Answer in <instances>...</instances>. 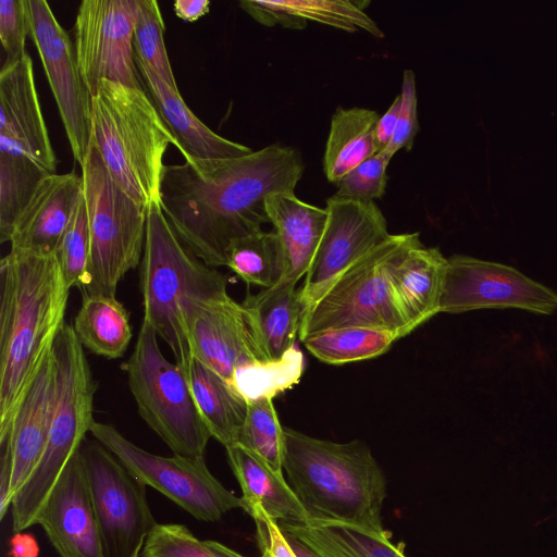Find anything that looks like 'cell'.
<instances>
[{
  "label": "cell",
  "mask_w": 557,
  "mask_h": 557,
  "mask_svg": "<svg viewBox=\"0 0 557 557\" xmlns=\"http://www.w3.org/2000/svg\"><path fill=\"white\" fill-rule=\"evenodd\" d=\"M305 170L300 152L272 144L228 159L166 165L160 206L171 227L207 265H225L237 239L269 222L265 199L294 191Z\"/></svg>",
  "instance_id": "6da1fadb"
},
{
  "label": "cell",
  "mask_w": 557,
  "mask_h": 557,
  "mask_svg": "<svg viewBox=\"0 0 557 557\" xmlns=\"http://www.w3.org/2000/svg\"><path fill=\"white\" fill-rule=\"evenodd\" d=\"M70 289L57 255L0 261V436L65 324Z\"/></svg>",
  "instance_id": "7a4b0ae2"
},
{
  "label": "cell",
  "mask_w": 557,
  "mask_h": 557,
  "mask_svg": "<svg viewBox=\"0 0 557 557\" xmlns=\"http://www.w3.org/2000/svg\"><path fill=\"white\" fill-rule=\"evenodd\" d=\"M283 432V470L309 520L386 532L382 525L386 479L364 443H336L286 426Z\"/></svg>",
  "instance_id": "3957f363"
},
{
  "label": "cell",
  "mask_w": 557,
  "mask_h": 557,
  "mask_svg": "<svg viewBox=\"0 0 557 557\" xmlns=\"http://www.w3.org/2000/svg\"><path fill=\"white\" fill-rule=\"evenodd\" d=\"M111 176L139 205H160L164 154L177 143L143 88L101 81L91 100V141Z\"/></svg>",
  "instance_id": "277c9868"
},
{
  "label": "cell",
  "mask_w": 557,
  "mask_h": 557,
  "mask_svg": "<svg viewBox=\"0 0 557 557\" xmlns=\"http://www.w3.org/2000/svg\"><path fill=\"white\" fill-rule=\"evenodd\" d=\"M144 321L153 327L187 373L191 352L183 326L182 307L188 299L227 296V278L207 265L180 240L160 205L147 212L140 261Z\"/></svg>",
  "instance_id": "5b68a950"
},
{
  "label": "cell",
  "mask_w": 557,
  "mask_h": 557,
  "mask_svg": "<svg viewBox=\"0 0 557 557\" xmlns=\"http://www.w3.org/2000/svg\"><path fill=\"white\" fill-rule=\"evenodd\" d=\"M53 356L55 395L49 435L38 465L12 499L14 533L37 524L51 491L95 423L96 385L72 325L64 324L59 333Z\"/></svg>",
  "instance_id": "8992f818"
},
{
  "label": "cell",
  "mask_w": 557,
  "mask_h": 557,
  "mask_svg": "<svg viewBox=\"0 0 557 557\" xmlns=\"http://www.w3.org/2000/svg\"><path fill=\"white\" fill-rule=\"evenodd\" d=\"M419 233L389 236L348 268L304 317L299 338L331 329L361 326L401 332L406 324L397 306L392 270L412 247Z\"/></svg>",
  "instance_id": "52a82bcc"
},
{
  "label": "cell",
  "mask_w": 557,
  "mask_h": 557,
  "mask_svg": "<svg viewBox=\"0 0 557 557\" xmlns=\"http://www.w3.org/2000/svg\"><path fill=\"white\" fill-rule=\"evenodd\" d=\"M81 168L90 233L89 284L82 293L115 296L120 281L141 261L148 209L111 176L91 143Z\"/></svg>",
  "instance_id": "ba28073f"
},
{
  "label": "cell",
  "mask_w": 557,
  "mask_h": 557,
  "mask_svg": "<svg viewBox=\"0 0 557 557\" xmlns=\"http://www.w3.org/2000/svg\"><path fill=\"white\" fill-rule=\"evenodd\" d=\"M139 416L176 455L203 457L207 428L187 377L169 361L153 327L143 322L132 356L123 366Z\"/></svg>",
  "instance_id": "9c48e42d"
},
{
  "label": "cell",
  "mask_w": 557,
  "mask_h": 557,
  "mask_svg": "<svg viewBox=\"0 0 557 557\" xmlns=\"http://www.w3.org/2000/svg\"><path fill=\"white\" fill-rule=\"evenodd\" d=\"M89 433L146 486L159 491L200 521L216 522L230 510L242 508V498L210 472L203 457L149 453L113 425L97 421Z\"/></svg>",
  "instance_id": "30bf717a"
},
{
  "label": "cell",
  "mask_w": 557,
  "mask_h": 557,
  "mask_svg": "<svg viewBox=\"0 0 557 557\" xmlns=\"http://www.w3.org/2000/svg\"><path fill=\"white\" fill-rule=\"evenodd\" d=\"M104 557H140L157 524L146 485L96 440L79 448Z\"/></svg>",
  "instance_id": "8fae6325"
},
{
  "label": "cell",
  "mask_w": 557,
  "mask_h": 557,
  "mask_svg": "<svg viewBox=\"0 0 557 557\" xmlns=\"http://www.w3.org/2000/svg\"><path fill=\"white\" fill-rule=\"evenodd\" d=\"M139 0H83L74 23L77 64L91 97L101 81L143 88L134 51Z\"/></svg>",
  "instance_id": "7c38bea8"
},
{
  "label": "cell",
  "mask_w": 557,
  "mask_h": 557,
  "mask_svg": "<svg viewBox=\"0 0 557 557\" xmlns=\"http://www.w3.org/2000/svg\"><path fill=\"white\" fill-rule=\"evenodd\" d=\"M37 48L74 160L82 166L91 141V94L81 74L74 42L45 0H27Z\"/></svg>",
  "instance_id": "4fadbf2b"
},
{
  "label": "cell",
  "mask_w": 557,
  "mask_h": 557,
  "mask_svg": "<svg viewBox=\"0 0 557 557\" xmlns=\"http://www.w3.org/2000/svg\"><path fill=\"white\" fill-rule=\"evenodd\" d=\"M507 308L552 314L557 294L507 264L463 255L448 258L440 312Z\"/></svg>",
  "instance_id": "5bb4252c"
},
{
  "label": "cell",
  "mask_w": 557,
  "mask_h": 557,
  "mask_svg": "<svg viewBox=\"0 0 557 557\" xmlns=\"http://www.w3.org/2000/svg\"><path fill=\"white\" fill-rule=\"evenodd\" d=\"M325 209V230L300 287L304 317L348 268L389 236L374 201L332 196Z\"/></svg>",
  "instance_id": "9a60e30c"
},
{
  "label": "cell",
  "mask_w": 557,
  "mask_h": 557,
  "mask_svg": "<svg viewBox=\"0 0 557 557\" xmlns=\"http://www.w3.org/2000/svg\"><path fill=\"white\" fill-rule=\"evenodd\" d=\"M182 319L191 357L216 372L228 385L238 367L260 360L243 307L230 295L188 299L182 307Z\"/></svg>",
  "instance_id": "2e32d148"
},
{
  "label": "cell",
  "mask_w": 557,
  "mask_h": 557,
  "mask_svg": "<svg viewBox=\"0 0 557 557\" xmlns=\"http://www.w3.org/2000/svg\"><path fill=\"white\" fill-rule=\"evenodd\" d=\"M0 153L26 157L48 174H55L57 159L28 54L16 64L1 69Z\"/></svg>",
  "instance_id": "e0dca14e"
},
{
  "label": "cell",
  "mask_w": 557,
  "mask_h": 557,
  "mask_svg": "<svg viewBox=\"0 0 557 557\" xmlns=\"http://www.w3.org/2000/svg\"><path fill=\"white\" fill-rule=\"evenodd\" d=\"M37 524L60 557H104L79 450L51 491Z\"/></svg>",
  "instance_id": "ac0fdd59"
},
{
  "label": "cell",
  "mask_w": 557,
  "mask_h": 557,
  "mask_svg": "<svg viewBox=\"0 0 557 557\" xmlns=\"http://www.w3.org/2000/svg\"><path fill=\"white\" fill-rule=\"evenodd\" d=\"M55 395L53 347L41 362L21 400L8 431L0 436L1 453L12 462L11 498L38 465L49 435Z\"/></svg>",
  "instance_id": "d6986e66"
},
{
  "label": "cell",
  "mask_w": 557,
  "mask_h": 557,
  "mask_svg": "<svg viewBox=\"0 0 557 557\" xmlns=\"http://www.w3.org/2000/svg\"><path fill=\"white\" fill-rule=\"evenodd\" d=\"M83 195L82 175L71 172L46 176L14 224L9 240L10 250L39 256L57 255Z\"/></svg>",
  "instance_id": "ffe728a7"
},
{
  "label": "cell",
  "mask_w": 557,
  "mask_h": 557,
  "mask_svg": "<svg viewBox=\"0 0 557 557\" xmlns=\"http://www.w3.org/2000/svg\"><path fill=\"white\" fill-rule=\"evenodd\" d=\"M269 222L277 237L282 261V283L306 276L322 239L327 210L307 203L294 191L271 194L265 199Z\"/></svg>",
  "instance_id": "44dd1931"
},
{
  "label": "cell",
  "mask_w": 557,
  "mask_h": 557,
  "mask_svg": "<svg viewBox=\"0 0 557 557\" xmlns=\"http://www.w3.org/2000/svg\"><path fill=\"white\" fill-rule=\"evenodd\" d=\"M135 60L149 97L174 136L185 161L228 159L252 152L251 148L214 133L193 113L180 91L172 89L149 67Z\"/></svg>",
  "instance_id": "7402d4cb"
},
{
  "label": "cell",
  "mask_w": 557,
  "mask_h": 557,
  "mask_svg": "<svg viewBox=\"0 0 557 557\" xmlns=\"http://www.w3.org/2000/svg\"><path fill=\"white\" fill-rule=\"evenodd\" d=\"M240 305L260 360H280L296 345L305 311L300 287L278 282Z\"/></svg>",
  "instance_id": "603a6c76"
},
{
  "label": "cell",
  "mask_w": 557,
  "mask_h": 557,
  "mask_svg": "<svg viewBox=\"0 0 557 557\" xmlns=\"http://www.w3.org/2000/svg\"><path fill=\"white\" fill-rule=\"evenodd\" d=\"M228 463L242 488V508L255 520L269 517L280 523H305L309 516L283 474L259 456L235 443L225 447Z\"/></svg>",
  "instance_id": "cb8c5ba5"
},
{
  "label": "cell",
  "mask_w": 557,
  "mask_h": 557,
  "mask_svg": "<svg viewBox=\"0 0 557 557\" xmlns=\"http://www.w3.org/2000/svg\"><path fill=\"white\" fill-rule=\"evenodd\" d=\"M448 258L422 243L394 265L391 281L406 324L413 331L440 312Z\"/></svg>",
  "instance_id": "d4e9b609"
},
{
  "label": "cell",
  "mask_w": 557,
  "mask_h": 557,
  "mask_svg": "<svg viewBox=\"0 0 557 557\" xmlns=\"http://www.w3.org/2000/svg\"><path fill=\"white\" fill-rule=\"evenodd\" d=\"M380 116L364 108L334 112L323 157V171L330 183L337 184L361 162L379 152L375 127Z\"/></svg>",
  "instance_id": "484cf974"
},
{
  "label": "cell",
  "mask_w": 557,
  "mask_h": 557,
  "mask_svg": "<svg viewBox=\"0 0 557 557\" xmlns=\"http://www.w3.org/2000/svg\"><path fill=\"white\" fill-rule=\"evenodd\" d=\"M186 377L211 436L224 447L237 443L247 403L223 377L194 357Z\"/></svg>",
  "instance_id": "4316f807"
},
{
  "label": "cell",
  "mask_w": 557,
  "mask_h": 557,
  "mask_svg": "<svg viewBox=\"0 0 557 557\" xmlns=\"http://www.w3.org/2000/svg\"><path fill=\"white\" fill-rule=\"evenodd\" d=\"M278 524L285 534L301 541L319 557H406L404 549L391 542L387 531L376 534L345 523L315 520Z\"/></svg>",
  "instance_id": "83f0119b"
},
{
  "label": "cell",
  "mask_w": 557,
  "mask_h": 557,
  "mask_svg": "<svg viewBox=\"0 0 557 557\" xmlns=\"http://www.w3.org/2000/svg\"><path fill=\"white\" fill-rule=\"evenodd\" d=\"M73 329L83 347L109 359L122 357L133 336L123 304L103 294H83Z\"/></svg>",
  "instance_id": "f1b7e54d"
},
{
  "label": "cell",
  "mask_w": 557,
  "mask_h": 557,
  "mask_svg": "<svg viewBox=\"0 0 557 557\" xmlns=\"http://www.w3.org/2000/svg\"><path fill=\"white\" fill-rule=\"evenodd\" d=\"M404 336L401 332L346 326L309 335L301 342L322 362L344 364L375 358Z\"/></svg>",
  "instance_id": "f546056e"
},
{
  "label": "cell",
  "mask_w": 557,
  "mask_h": 557,
  "mask_svg": "<svg viewBox=\"0 0 557 557\" xmlns=\"http://www.w3.org/2000/svg\"><path fill=\"white\" fill-rule=\"evenodd\" d=\"M304 366V355L295 345L280 360H257L238 367L230 386L247 404L260 398H274L299 382Z\"/></svg>",
  "instance_id": "4dcf8cb0"
},
{
  "label": "cell",
  "mask_w": 557,
  "mask_h": 557,
  "mask_svg": "<svg viewBox=\"0 0 557 557\" xmlns=\"http://www.w3.org/2000/svg\"><path fill=\"white\" fill-rule=\"evenodd\" d=\"M225 267L247 284L270 288L281 281L282 255L274 231L260 230L234 242Z\"/></svg>",
  "instance_id": "1f68e13d"
},
{
  "label": "cell",
  "mask_w": 557,
  "mask_h": 557,
  "mask_svg": "<svg viewBox=\"0 0 557 557\" xmlns=\"http://www.w3.org/2000/svg\"><path fill=\"white\" fill-rule=\"evenodd\" d=\"M45 170L30 159L0 153V242L10 240L14 224L42 180Z\"/></svg>",
  "instance_id": "d6a6232c"
},
{
  "label": "cell",
  "mask_w": 557,
  "mask_h": 557,
  "mask_svg": "<svg viewBox=\"0 0 557 557\" xmlns=\"http://www.w3.org/2000/svg\"><path fill=\"white\" fill-rule=\"evenodd\" d=\"M237 443L259 456L273 471L283 474L284 432L273 398H260L247 404V414Z\"/></svg>",
  "instance_id": "836d02e7"
},
{
  "label": "cell",
  "mask_w": 557,
  "mask_h": 557,
  "mask_svg": "<svg viewBox=\"0 0 557 557\" xmlns=\"http://www.w3.org/2000/svg\"><path fill=\"white\" fill-rule=\"evenodd\" d=\"M277 2L289 14L306 22H318L348 33L364 30L377 38L384 37L379 25L364 12L369 1L277 0Z\"/></svg>",
  "instance_id": "e575fe53"
},
{
  "label": "cell",
  "mask_w": 557,
  "mask_h": 557,
  "mask_svg": "<svg viewBox=\"0 0 557 557\" xmlns=\"http://www.w3.org/2000/svg\"><path fill=\"white\" fill-rule=\"evenodd\" d=\"M164 22L156 0H139L134 29L135 59L156 73L172 89L178 91L163 39Z\"/></svg>",
  "instance_id": "d590c367"
},
{
  "label": "cell",
  "mask_w": 557,
  "mask_h": 557,
  "mask_svg": "<svg viewBox=\"0 0 557 557\" xmlns=\"http://www.w3.org/2000/svg\"><path fill=\"white\" fill-rule=\"evenodd\" d=\"M57 258L70 287L82 292L89 284L90 233L84 195L60 242Z\"/></svg>",
  "instance_id": "8d00e7d4"
},
{
  "label": "cell",
  "mask_w": 557,
  "mask_h": 557,
  "mask_svg": "<svg viewBox=\"0 0 557 557\" xmlns=\"http://www.w3.org/2000/svg\"><path fill=\"white\" fill-rule=\"evenodd\" d=\"M393 156L382 150L361 162L337 184L335 197L358 201H374L385 194L386 169Z\"/></svg>",
  "instance_id": "74e56055"
},
{
  "label": "cell",
  "mask_w": 557,
  "mask_h": 557,
  "mask_svg": "<svg viewBox=\"0 0 557 557\" xmlns=\"http://www.w3.org/2000/svg\"><path fill=\"white\" fill-rule=\"evenodd\" d=\"M140 557H216L205 541L184 524L157 523L146 539Z\"/></svg>",
  "instance_id": "f35d334b"
},
{
  "label": "cell",
  "mask_w": 557,
  "mask_h": 557,
  "mask_svg": "<svg viewBox=\"0 0 557 557\" xmlns=\"http://www.w3.org/2000/svg\"><path fill=\"white\" fill-rule=\"evenodd\" d=\"M30 35L27 0L0 1V39L7 53L3 66H12L27 55L26 36Z\"/></svg>",
  "instance_id": "ab89813d"
},
{
  "label": "cell",
  "mask_w": 557,
  "mask_h": 557,
  "mask_svg": "<svg viewBox=\"0 0 557 557\" xmlns=\"http://www.w3.org/2000/svg\"><path fill=\"white\" fill-rule=\"evenodd\" d=\"M400 99L396 129L391 141L383 149L391 156L403 148L407 151L411 150L419 131L416 75L412 70L404 71Z\"/></svg>",
  "instance_id": "60d3db41"
},
{
  "label": "cell",
  "mask_w": 557,
  "mask_h": 557,
  "mask_svg": "<svg viewBox=\"0 0 557 557\" xmlns=\"http://www.w3.org/2000/svg\"><path fill=\"white\" fill-rule=\"evenodd\" d=\"M239 7L255 21L267 27L281 25L284 28L302 29L307 26L306 21L289 14L277 0H242Z\"/></svg>",
  "instance_id": "b9f144b4"
},
{
  "label": "cell",
  "mask_w": 557,
  "mask_h": 557,
  "mask_svg": "<svg viewBox=\"0 0 557 557\" xmlns=\"http://www.w3.org/2000/svg\"><path fill=\"white\" fill-rule=\"evenodd\" d=\"M255 523L261 557H297L277 521L261 517L255 519Z\"/></svg>",
  "instance_id": "7bdbcfd3"
},
{
  "label": "cell",
  "mask_w": 557,
  "mask_h": 557,
  "mask_svg": "<svg viewBox=\"0 0 557 557\" xmlns=\"http://www.w3.org/2000/svg\"><path fill=\"white\" fill-rule=\"evenodd\" d=\"M400 95H398L387 111L380 116L375 127V141L379 152L382 151L391 141L397 126V120L400 111Z\"/></svg>",
  "instance_id": "ee69618b"
},
{
  "label": "cell",
  "mask_w": 557,
  "mask_h": 557,
  "mask_svg": "<svg viewBox=\"0 0 557 557\" xmlns=\"http://www.w3.org/2000/svg\"><path fill=\"white\" fill-rule=\"evenodd\" d=\"M209 0H176L173 9L176 16L185 22H195L209 13Z\"/></svg>",
  "instance_id": "f6af8a7d"
},
{
  "label": "cell",
  "mask_w": 557,
  "mask_h": 557,
  "mask_svg": "<svg viewBox=\"0 0 557 557\" xmlns=\"http://www.w3.org/2000/svg\"><path fill=\"white\" fill-rule=\"evenodd\" d=\"M11 557H38L39 546L29 533L17 532L10 540Z\"/></svg>",
  "instance_id": "bcb514c9"
},
{
  "label": "cell",
  "mask_w": 557,
  "mask_h": 557,
  "mask_svg": "<svg viewBox=\"0 0 557 557\" xmlns=\"http://www.w3.org/2000/svg\"><path fill=\"white\" fill-rule=\"evenodd\" d=\"M207 546L216 557H245L228 546L213 540L205 541Z\"/></svg>",
  "instance_id": "7dc6e473"
},
{
  "label": "cell",
  "mask_w": 557,
  "mask_h": 557,
  "mask_svg": "<svg viewBox=\"0 0 557 557\" xmlns=\"http://www.w3.org/2000/svg\"><path fill=\"white\" fill-rule=\"evenodd\" d=\"M285 535L292 549L294 550L297 557H319L312 549H310L306 544H304L298 539L288 534Z\"/></svg>",
  "instance_id": "c3c4849f"
}]
</instances>
